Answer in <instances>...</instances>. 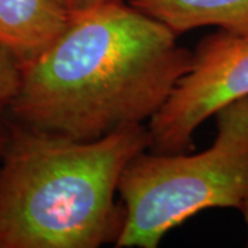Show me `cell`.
Listing matches in <instances>:
<instances>
[{"instance_id": "9", "label": "cell", "mask_w": 248, "mask_h": 248, "mask_svg": "<svg viewBox=\"0 0 248 248\" xmlns=\"http://www.w3.org/2000/svg\"><path fill=\"white\" fill-rule=\"evenodd\" d=\"M10 134V123H6L1 116H0V156H1V152L4 149L7 140H9Z\"/></svg>"}, {"instance_id": "10", "label": "cell", "mask_w": 248, "mask_h": 248, "mask_svg": "<svg viewBox=\"0 0 248 248\" xmlns=\"http://www.w3.org/2000/svg\"><path fill=\"white\" fill-rule=\"evenodd\" d=\"M239 211H241L243 217H244V221H246V226H247V246H248V196L246 197V200L243 202L241 207H240Z\"/></svg>"}, {"instance_id": "1", "label": "cell", "mask_w": 248, "mask_h": 248, "mask_svg": "<svg viewBox=\"0 0 248 248\" xmlns=\"http://www.w3.org/2000/svg\"><path fill=\"white\" fill-rule=\"evenodd\" d=\"M190 62L167 25L125 0L102 3L71 13L53 43L21 65L6 108L16 123L93 141L149 122Z\"/></svg>"}, {"instance_id": "5", "label": "cell", "mask_w": 248, "mask_h": 248, "mask_svg": "<svg viewBox=\"0 0 248 248\" xmlns=\"http://www.w3.org/2000/svg\"><path fill=\"white\" fill-rule=\"evenodd\" d=\"M69 16L60 0H0V46L22 65L53 43Z\"/></svg>"}, {"instance_id": "3", "label": "cell", "mask_w": 248, "mask_h": 248, "mask_svg": "<svg viewBox=\"0 0 248 248\" xmlns=\"http://www.w3.org/2000/svg\"><path fill=\"white\" fill-rule=\"evenodd\" d=\"M205 151L137 155L123 171L124 222L117 248H156L171 229L210 208L240 210L248 196V95L215 113Z\"/></svg>"}, {"instance_id": "2", "label": "cell", "mask_w": 248, "mask_h": 248, "mask_svg": "<svg viewBox=\"0 0 248 248\" xmlns=\"http://www.w3.org/2000/svg\"><path fill=\"white\" fill-rule=\"evenodd\" d=\"M151 145L148 125L78 141L10 123L0 166V248H98L119 239L123 171Z\"/></svg>"}, {"instance_id": "4", "label": "cell", "mask_w": 248, "mask_h": 248, "mask_svg": "<svg viewBox=\"0 0 248 248\" xmlns=\"http://www.w3.org/2000/svg\"><path fill=\"white\" fill-rule=\"evenodd\" d=\"M248 95V39L217 31L192 53L190 68L148 124L157 153L192 149L193 134L222 107Z\"/></svg>"}, {"instance_id": "8", "label": "cell", "mask_w": 248, "mask_h": 248, "mask_svg": "<svg viewBox=\"0 0 248 248\" xmlns=\"http://www.w3.org/2000/svg\"><path fill=\"white\" fill-rule=\"evenodd\" d=\"M109 1H122V0H60V3L69 13L89 9V7H93V6L102 4V3H109Z\"/></svg>"}, {"instance_id": "6", "label": "cell", "mask_w": 248, "mask_h": 248, "mask_svg": "<svg viewBox=\"0 0 248 248\" xmlns=\"http://www.w3.org/2000/svg\"><path fill=\"white\" fill-rule=\"evenodd\" d=\"M175 32L215 27L248 39V0H125Z\"/></svg>"}, {"instance_id": "7", "label": "cell", "mask_w": 248, "mask_h": 248, "mask_svg": "<svg viewBox=\"0 0 248 248\" xmlns=\"http://www.w3.org/2000/svg\"><path fill=\"white\" fill-rule=\"evenodd\" d=\"M21 83V62L0 46V108H6L16 97Z\"/></svg>"}]
</instances>
